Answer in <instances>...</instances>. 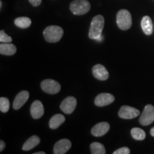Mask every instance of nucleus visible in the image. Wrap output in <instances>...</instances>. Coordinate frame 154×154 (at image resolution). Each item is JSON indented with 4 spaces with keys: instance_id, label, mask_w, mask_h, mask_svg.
I'll return each mask as SVG.
<instances>
[{
    "instance_id": "f257e3e1",
    "label": "nucleus",
    "mask_w": 154,
    "mask_h": 154,
    "mask_svg": "<svg viewBox=\"0 0 154 154\" xmlns=\"http://www.w3.org/2000/svg\"><path fill=\"white\" fill-rule=\"evenodd\" d=\"M104 26V18L101 15H97L92 19L88 32V37L91 39H98L102 36V31Z\"/></svg>"
},
{
    "instance_id": "f03ea898",
    "label": "nucleus",
    "mask_w": 154,
    "mask_h": 154,
    "mask_svg": "<svg viewBox=\"0 0 154 154\" xmlns=\"http://www.w3.org/2000/svg\"><path fill=\"white\" fill-rule=\"evenodd\" d=\"M44 36L49 43H56L60 41L63 36V29L59 26H49L44 29Z\"/></svg>"
},
{
    "instance_id": "7ed1b4c3",
    "label": "nucleus",
    "mask_w": 154,
    "mask_h": 154,
    "mask_svg": "<svg viewBox=\"0 0 154 154\" xmlns=\"http://www.w3.org/2000/svg\"><path fill=\"white\" fill-rule=\"evenodd\" d=\"M116 24L121 30H128L132 26L131 13L126 9H121L117 13Z\"/></svg>"
},
{
    "instance_id": "20e7f679",
    "label": "nucleus",
    "mask_w": 154,
    "mask_h": 154,
    "mask_svg": "<svg viewBox=\"0 0 154 154\" xmlns=\"http://www.w3.org/2000/svg\"><path fill=\"white\" fill-rule=\"evenodd\" d=\"M91 9L90 3L86 0H74L70 4V10L75 15H83Z\"/></svg>"
},
{
    "instance_id": "39448f33",
    "label": "nucleus",
    "mask_w": 154,
    "mask_h": 154,
    "mask_svg": "<svg viewBox=\"0 0 154 154\" xmlns=\"http://www.w3.org/2000/svg\"><path fill=\"white\" fill-rule=\"evenodd\" d=\"M154 121V106L151 104L146 105L139 119L142 126H149Z\"/></svg>"
},
{
    "instance_id": "423d86ee",
    "label": "nucleus",
    "mask_w": 154,
    "mask_h": 154,
    "mask_svg": "<svg viewBox=\"0 0 154 154\" xmlns=\"http://www.w3.org/2000/svg\"><path fill=\"white\" fill-rule=\"evenodd\" d=\"M41 87L44 92L49 94H56L61 90L60 84L52 79L44 80L41 83Z\"/></svg>"
},
{
    "instance_id": "0eeeda50",
    "label": "nucleus",
    "mask_w": 154,
    "mask_h": 154,
    "mask_svg": "<svg viewBox=\"0 0 154 154\" xmlns=\"http://www.w3.org/2000/svg\"><path fill=\"white\" fill-rule=\"evenodd\" d=\"M140 111L129 106H123L119 111V116L121 119H132L139 116Z\"/></svg>"
},
{
    "instance_id": "6e6552de",
    "label": "nucleus",
    "mask_w": 154,
    "mask_h": 154,
    "mask_svg": "<svg viewBox=\"0 0 154 154\" xmlns=\"http://www.w3.org/2000/svg\"><path fill=\"white\" fill-rule=\"evenodd\" d=\"M77 104L76 99L73 96H68L61 102L60 109L63 113L66 114H70L74 112Z\"/></svg>"
},
{
    "instance_id": "1a4fd4ad",
    "label": "nucleus",
    "mask_w": 154,
    "mask_h": 154,
    "mask_svg": "<svg viewBox=\"0 0 154 154\" xmlns=\"http://www.w3.org/2000/svg\"><path fill=\"white\" fill-rule=\"evenodd\" d=\"M72 147V143L69 139L63 138L57 141L54 147V154H65Z\"/></svg>"
},
{
    "instance_id": "9d476101",
    "label": "nucleus",
    "mask_w": 154,
    "mask_h": 154,
    "mask_svg": "<svg viewBox=\"0 0 154 154\" xmlns=\"http://www.w3.org/2000/svg\"><path fill=\"white\" fill-rule=\"evenodd\" d=\"M114 100L115 98L112 94L102 93L96 96L94 103L97 106H108L112 103L114 101Z\"/></svg>"
},
{
    "instance_id": "9b49d317",
    "label": "nucleus",
    "mask_w": 154,
    "mask_h": 154,
    "mask_svg": "<svg viewBox=\"0 0 154 154\" xmlns=\"http://www.w3.org/2000/svg\"><path fill=\"white\" fill-rule=\"evenodd\" d=\"M30 113L34 119L41 118L44 113V108L41 101L36 100L32 103L30 108Z\"/></svg>"
},
{
    "instance_id": "f8f14e48",
    "label": "nucleus",
    "mask_w": 154,
    "mask_h": 154,
    "mask_svg": "<svg viewBox=\"0 0 154 154\" xmlns=\"http://www.w3.org/2000/svg\"><path fill=\"white\" fill-rule=\"evenodd\" d=\"M94 76L100 81H106L109 79V74L103 65L96 64L92 69Z\"/></svg>"
},
{
    "instance_id": "ddd939ff",
    "label": "nucleus",
    "mask_w": 154,
    "mask_h": 154,
    "mask_svg": "<svg viewBox=\"0 0 154 154\" xmlns=\"http://www.w3.org/2000/svg\"><path fill=\"white\" fill-rule=\"evenodd\" d=\"M29 97V93L27 91H22L17 94L13 102V109L15 110L22 108L25 103L27 101Z\"/></svg>"
},
{
    "instance_id": "4468645a",
    "label": "nucleus",
    "mask_w": 154,
    "mask_h": 154,
    "mask_svg": "<svg viewBox=\"0 0 154 154\" xmlns=\"http://www.w3.org/2000/svg\"><path fill=\"white\" fill-rule=\"evenodd\" d=\"M110 129V125L107 122H101L95 125L91 129V134L96 137L103 136Z\"/></svg>"
},
{
    "instance_id": "2eb2a0df",
    "label": "nucleus",
    "mask_w": 154,
    "mask_h": 154,
    "mask_svg": "<svg viewBox=\"0 0 154 154\" xmlns=\"http://www.w3.org/2000/svg\"><path fill=\"white\" fill-rule=\"evenodd\" d=\"M17 51V47L10 43H2L0 44V54L2 55H14Z\"/></svg>"
},
{
    "instance_id": "dca6fc26",
    "label": "nucleus",
    "mask_w": 154,
    "mask_h": 154,
    "mask_svg": "<svg viewBox=\"0 0 154 154\" xmlns=\"http://www.w3.org/2000/svg\"><path fill=\"white\" fill-rule=\"evenodd\" d=\"M141 28L146 35H151L153 32V24L151 19L149 16L143 17L141 20Z\"/></svg>"
},
{
    "instance_id": "f3484780",
    "label": "nucleus",
    "mask_w": 154,
    "mask_h": 154,
    "mask_svg": "<svg viewBox=\"0 0 154 154\" xmlns=\"http://www.w3.org/2000/svg\"><path fill=\"white\" fill-rule=\"evenodd\" d=\"M39 143L40 138H38L37 136H32V137H30L26 142H25L24 145L22 146V149L25 151H30V150H32V149H34V147H36V146L38 145Z\"/></svg>"
},
{
    "instance_id": "a211bd4d",
    "label": "nucleus",
    "mask_w": 154,
    "mask_h": 154,
    "mask_svg": "<svg viewBox=\"0 0 154 154\" xmlns=\"http://www.w3.org/2000/svg\"><path fill=\"white\" fill-rule=\"evenodd\" d=\"M65 121V117L61 114H56L49 121V127L51 129H57Z\"/></svg>"
},
{
    "instance_id": "6ab92c4d",
    "label": "nucleus",
    "mask_w": 154,
    "mask_h": 154,
    "mask_svg": "<svg viewBox=\"0 0 154 154\" xmlns=\"http://www.w3.org/2000/svg\"><path fill=\"white\" fill-rule=\"evenodd\" d=\"M14 24L17 26L22 29H26L29 27L32 24V21L28 17H18L14 20Z\"/></svg>"
},
{
    "instance_id": "aec40b11",
    "label": "nucleus",
    "mask_w": 154,
    "mask_h": 154,
    "mask_svg": "<svg viewBox=\"0 0 154 154\" xmlns=\"http://www.w3.org/2000/svg\"><path fill=\"white\" fill-rule=\"evenodd\" d=\"M90 149L92 154H105L106 153L104 146L99 142H94L90 146Z\"/></svg>"
},
{
    "instance_id": "412c9836",
    "label": "nucleus",
    "mask_w": 154,
    "mask_h": 154,
    "mask_svg": "<svg viewBox=\"0 0 154 154\" xmlns=\"http://www.w3.org/2000/svg\"><path fill=\"white\" fill-rule=\"evenodd\" d=\"M131 134L133 138L137 140H143L146 138V133L139 128H134L131 131Z\"/></svg>"
},
{
    "instance_id": "4be33fe9",
    "label": "nucleus",
    "mask_w": 154,
    "mask_h": 154,
    "mask_svg": "<svg viewBox=\"0 0 154 154\" xmlns=\"http://www.w3.org/2000/svg\"><path fill=\"white\" fill-rule=\"evenodd\" d=\"M10 103L8 99L5 97H1L0 99V111L3 113H6L9 111Z\"/></svg>"
},
{
    "instance_id": "5701e85b",
    "label": "nucleus",
    "mask_w": 154,
    "mask_h": 154,
    "mask_svg": "<svg viewBox=\"0 0 154 154\" xmlns=\"http://www.w3.org/2000/svg\"><path fill=\"white\" fill-rule=\"evenodd\" d=\"M0 42H1V43H10L12 42V38L7 35L5 32V31L2 30L0 32Z\"/></svg>"
},
{
    "instance_id": "b1692460",
    "label": "nucleus",
    "mask_w": 154,
    "mask_h": 154,
    "mask_svg": "<svg viewBox=\"0 0 154 154\" xmlns=\"http://www.w3.org/2000/svg\"><path fill=\"white\" fill-rule=\"evenodd\" d=\"M130 149L127 147H122L113 152V154H129Z\"/></svg>"
},
{
    "instance_id": "393cba45",
    "label": "nucleus",
    "mask_w": 154,
    "mask_h": 154,
    "mask_svg": "<svg viewBox=\"0 0 154 154\" xmlns=\"http://www.w3.org/2000/svg\"><path fill=\"white\" fill-rule=\"evenodd\" d=\"M29 2L32 4V5H33L34 7H38L41 5L42 0H29Z\"/></svg>"
},
{
    "instance_id": "a878e982",
    "label": "nucleus",
    "mask_w": 154,
    "mask_h": 154,
    "mask_svg": "<svg viewBox=\"0 0 154 154\" xmlns=\"http://www.w3.org/2000/svg\"><path fill=\"white\" fill-rule=\"evenodd\" d=\"M5 146L6 144L5 142H4L3 140H1V141H0V151H2L3 150L5 149Z\"/></svg>"
},
{
    "instance_id": "bb28decb",
    "label": "nucleus",
    "mask_w": 154,
    "mask_h": 154,
    "mask_svg": "<svg viewBox=\"0 0 154 154\" xmlns=\"http://www.w3.org/2000/svg\"><path fill=\"white\" fill-rule=\"evenodd\" d=\"M151 134L152 136H153V137H154V127H153V128H151Z\"/></svg>"
},
{
    "instance_id": "cd10ccee",
    "label": "nucleus",
    "mask_w": 154,
    "mask_h": 154,
    "mask_svg": "<svg viewBox=\"0 0 154 154\" xmlns=\"http://www.w3.org/2000/svg\"><path fill=\"white\" fill-rule=\"evenodd\" d=\"M34 154H45V152L44 151H40V152H36V153H34Z\"/></svg>"
},
{
    "instance_id": "c85d7f7f",
    "label": "nucleus",
    "mask_w": 154,
    "mask_h": 154,
    "mask_svg": "<svg viewBox=\"0 0 154 154\" xmlns=\"http://www.w3.org/2000/svg\"><path fill=\"white\" fill-rule=\"evenodd\" d=\"M102 39H103V36H100V37L99 38H98V39H96V40H97V41H100V42H101V40Z\"/></svg>"
},
{
    "instance_id": "c756f323",
    "label": "nucleus",
    "mask_w": 154,
    "mask_h": 154,
    "mask_svg": "<svg viewBox=\"0 0 154 154\" xmlns=\"http://www.w3.org/2000/svg\"><path fill=\"white\" fill-rule=\"evenodd\" d=\"M2 1H0V7L2 8Z\"/></svg>"
}]
</instances>
